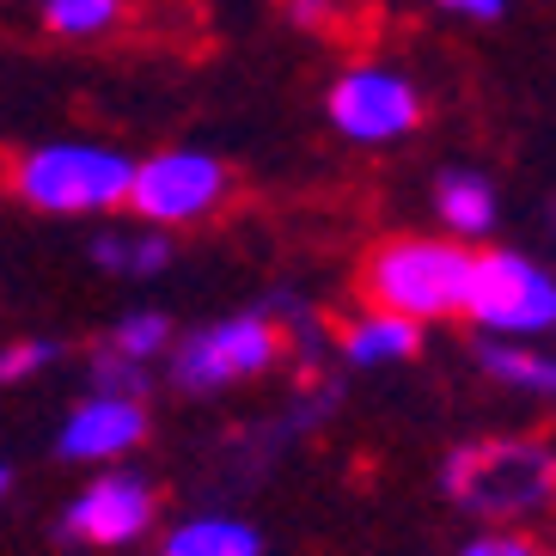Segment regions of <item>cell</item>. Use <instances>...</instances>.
I'll use <instances>...</instances> for the list:
<instances>
[{"label":"cell","mask_w":556,"mask_h":556,"mask_svg":"<svg viewBox=\"0 0 556 556\" xmlns=\"http://www.w3.org/2000/svg\"><path fill=\"white\" fill-rule=\"evenodd\" d=\"M7 483H13V471H7V465H0V495H7Z\"/></svg>","instance_id":"obj_22"},{"label":"cell","mask_w":556,"mask_h":556,"mask_svg":"<svg viewBox=\"0 0 556 556\" xmlns=\"http://www.w3.org/2000/svg\"><path fill=\"white\" fill-rule=\"evenodd\" d=\"M160 556H263L257 526L232 520V514H197L165 532Z\"/></svg>","instance_id":"obj_10"},{"label":"cell","mask_w":556,"mask_h":556,"mask_svg":"<svg viewBox=\"0 0 556 556\" xmlns=\"http://www.w3.org/2000/svg\"><path fill=\"white\" fill-rule=\"evenodd\" d=\"M148 434V409L141 397H111V392H92L86 404L67 409L62 434H55V453L74 458V465H99V458H116L141 446Z\"/></svg>","instance_id":"obj_9"},{"label":"cell","mask_w":556,"mask_h":556,"mask_svg":"<svg viewBox=\"0 0 556 556\" xmlns=\"http://www.w3.org/2000/svg\"><path fill=\"white\" fill-rule=\"evenodd\" d=\"M477 367L502 386H520V392H551L556 386V361L544 349H526V337H477Z\"/></svg>","instance_id":"obj_13"},{"label":"cell","mask_w":556,"mask_h":556,"mask_svg":"<svg viewBox=\"0 0 556 556\" xmlns=\"http://www.w3.org/2000/svg\"><path fill=\"white\" fill-rule=\"evenodd\" d=\"M416 343H422V325H409V318H397V312H361L355 325L343 330V355L355 361V367H379V361H404L416 355Z\"/></svg>","instance_id":"obj_12"},{"label":"cell","mask_w":556,"mask_h":556,"mask_svg":"<svg viewBox=\"0 0 556 556\" xmlns=\"http://www.w3.org/2000/svg\"><path fill=\"white\" fill-rule=\"evenodd\" d=\"M434 214H441V227L458 232V239H490L495 232L490 178H477V172H441V184H434Z\"/></svg>","instance_id":"obj_11"},{"label":"cell","mask_w":556,"mask_h":556,"mask_svg":"<svg viewBox=\"0 0 556 556\" xmlns=\"http://www.w3.org/2000/svg\"><path fill=\"white\" fill-rule=\"evenodd\" d=\"M123 18V0H43V25L55 37H104Z\"/></svg>","instance_id":"obj_16"},{"label":"cell","mask_w":556,"mask_h":556,"mask_svg":"<svg viewBox=\"0 0 556 556\" xmlns=\"http://www.w3.org/2000/svg\"><path fill=\"white\" fill-rule=\"evenodd\" d=\"M220 197H227V165L202 148H172V153H153L148 165H135L123 202L153 227H190V220L214 214Z\"/></svg>","instance_id":"obj_6"},{"label":"cell","mask_w":556,"mask_h":556,"mask_svg":"<svg viewBox=\"0 0 556 556\" xmlns=\"http://www.w3.org/2000/svg\"><path fill=\"white\" fill-rule=\"evenodd\" d=\"M495 337H544L556 325V281L520 251H483L465 276V306Z\"/></svg>","instance_id":"obj_5"},{"label":"cell","mask_w":556,"mask_h":556,"mask_svg":"<svg viewBox=\"0 0 556 556\" xmlns=\"http://www.w3.org/2000/svg\"><path fill=\"white\" fill-rule=\"evenodd\" d=\"M104 349H116V355L135 361V367H148L153 355L172 349V318H165V312H129V318H116V330L104 337Z\"/></svg>","instance_id":"obj_15"},{"label":"cell","mask_w":556,"mask_h":556,"mask_svg":"<svg viewBox=\"0 0 556 556\" xmlns=\"http://www.w3.org/2000/svg\"><path fill=\"white\" fill-rule=\"evenodd\" d=\"M281 330L269 312H239V318H220V325L184 337V343L165 349V379L184 386V392H220V386H239L251 374H269L281 361Z\"/></svg>","instance_id":"obj_4"},{"label":"cell","mask_w":556,"mask_h":556,"mask_svg":"<svg viewBox=\"0 0 556 556\" xmlns=\"http://www.w3.org/2000/svg\"><path fill=\"white\" fill-rule=\"evenodd\" d=\"M55 361H62V349H55V343H37V337L7 343V349H0V386H13V379L37 374V367H55Z\"/></svg>","instance_id":"obj_18"},{"label":"cell","mask_w":556,"mask_h":556,"mask_svg":"<svg viewBox=\"0 0 556 556\" xmlns=\"http://www.w3.org/2000/svg\"><path fill=\"white\" fill-rule=\"evenodd\" d=\"M86 379H92V392H111V397H141V392H148V367L123 361L116 349H92Z\"/></svg>","instance_id":"obj_17"},{"label":"cell","mask_w":556,"mask_h":556,"mask_svg":"<svg viewBox=\"0 0 556 556\" xmlns=\"http://www.w3.org/2000/svg\"><path fill=\"white\" fill-rule=\"evenodd\" d=\"M294 25H325V13H337V0H288Z\"/></svg>","instance_id":"obj_21"},{"label":"cell","mask_w":556,"mask_h":556,"mask_svg":"<svg viewBox=\"0 0 556 556\" xmlns=\"http://www.w3.org/2000/svg\"><path fill=\"white\" fill-rule=\"evenodd\" d=\"M458 556H544L532 539H520V532H490V539H471Z\"/></svg>","instance_id":"obj_19"},{"label":"cell","mask_w":556,"mask_h":556,"mask_svg":"<svg viewBox=\"0 0 556 556\" xmlns=\"http://www.w3.org/2000/svg\"><path fill=\"white\" fill-rule=\"evenodd\" d=\"M148 526H153V490L141 477H99L62 514V532L86 544H135Z\"/></svg>","instance_id":"obj_8"},{"label":"cell","mask_w":556,"mask_h":556,"mask_svg":"<svg viewBox=\"0 0 556 556\" xmlns=\"http://www.w3.org/2000/svg\"><path fill=\"white\" fill-rule=\"evenodd\" d=\"M441 7H446V13H458V18H483V25L507 13V0H441Z\"/></svg>","instance_id":"obj_20"},{"label":"cell","mask_w":556,"mask_h":556,"mask_svg":"<svg viewBox=\"0 0 556 556\" xmlns=\"http://www.w3.org/2000/svg\"><path fill=\"white\" fill-rule=\"evenodd\" d=\"M330 123L349 141H404L422 123V99L416 86L392 67H349L343 80L330 86Z\"/></svg>","instance_id":"obj_7"},{"label":"cell","mask_w":556,"mask_h":556,"mask_svg":"<svg viewBox=\"0 0 556 556\" xmlns=\"http://www.w3.org/2000/svg\"><path fill=\"white\" fill-rule=\"evenodd\" d=\"M135 160L92 141H50L18 160V197L43 214H104L129 197Z\"/></svg>","instance_id":"obj_3"},{"label":"cell","mask_w":556,"mask_h":556,"mask_svg":"<svg viewBox=\"0 0 556 556\" xmlns=\"http://www.w3.org/2000/svg\"><path fill=\"white\" fill-rule=\"evenodd\" d=\"M556 465L544 441H471L441 465V490L477 520H526L551 502Z\"/></svg>","instance_id":"obj_1"},{"label":"cell","mask_w":556,"mask_h":556,"mask_svg":"<svg viewBox=\"0 0 556 556\" xmlns=\"http://www.w3.org/2000/svg\"><path fill=\"white\" fill-rule=\"evenodd\" d=\"M465 276H471V251L446 245V239H386L361 269V288L379 312L428 325L465 306Z\"/></svg>","instance_id":"obj_2"},{"label":"cell","mask_w":556,"mask_h":556,"mask_svg":"<svg viewBox=\"0 0 556 556\" xmlns=\"http://www.w3.org/2000/svg\"><path fill=\"white\" fill-rule=\"evenodd\" d=\"M92 263L111 269V276H160L172 263V239L165 232H99L92 239Z\"/></svg>","instance_id":"obj_14"}]
</instances>
